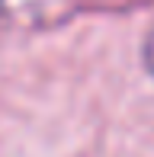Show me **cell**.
I'll use <instances>...</instances> for the list:
<instances>
[{
  "label": "cell",
  "instance_id": "cell-1",
  "mask_svg": "<svg viewBox=\"0 0 154 157\" xmlns=\"http://www.w3.org/2000/svg\"><path fill=\"white\" fill-rule=\"evenodd\" d=\"M144 67L154 74V29H151L148 39H144Z\"/></svg>",
  "mask_w": 154,
  "mask_h": 157
}]
</instances>
